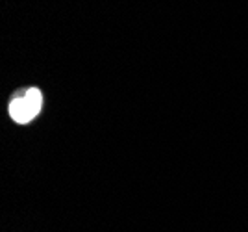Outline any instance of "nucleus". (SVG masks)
I'll return each mask as SVG.
<instances>
[{
  "mask_svg": "<svg viewBox=\"0 0 248 232\" xmlns=\"http://www.w3.org/2000/svg\"><path fill=\"white\" fill-rule=\"evenodd\" d=\"M43 104V95L39 89L31 87L24 95L13 99L10 104V116L15 123H30L33 117L39 114Z\"/></svg>",
  "mask_w": 248,
  "mask_h": 232,
  "instance_id": "f257e3e1",
  "label": "nucleus"
}]
</instances>
